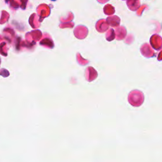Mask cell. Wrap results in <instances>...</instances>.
<instances>
[{"instance_id": "6da1fadb", "label": "cell", "mask_w": 162, "mask_h": 162, "mask_svg": "<svg viewBox=\"0 0 162 162\" xmlns=\"http://www.w3.org/2000/svg\"><path fill=\"white\" fill-rule=\"evenodd\" d=\"M52 1H55V0H52Z\"/></svg>"}]
</instances>
